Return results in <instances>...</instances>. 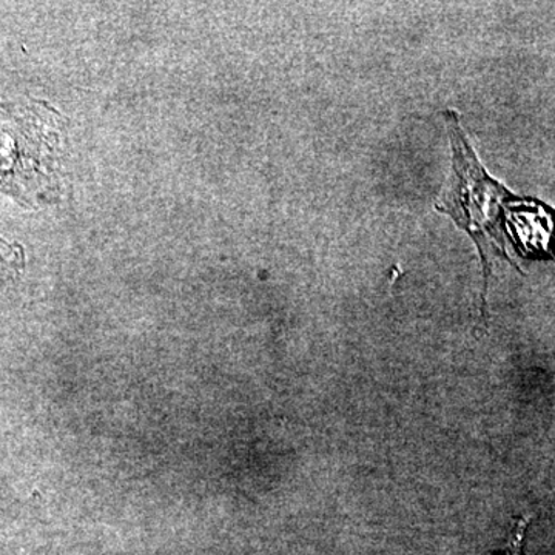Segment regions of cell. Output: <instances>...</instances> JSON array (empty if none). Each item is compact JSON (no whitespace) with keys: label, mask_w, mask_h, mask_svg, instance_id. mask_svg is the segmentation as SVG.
<instances>
[{"label":"cell","mask_w":555,"mask_h":555,"mask_svg":"<svg viewBox=\"0 0 555 555\" xmlns=\"http://www.w3.org/2000/svg\"><path fill=\"white\" fill-rule=\"evenodd\" d=\"M452 147V175L436 208L469 233L489 276V257H509V247L525 258H547L553 210L535 199L520 198L489 177L467 141L454 109L444 112Z\"/></svg>","instance_id":"obj_1"},{"label":"cell","mask_w":555,"mask_h":555,"mask_svg":"<svg viewBox=\"0 0 555 555\" xmlns=\"http://www.w3.org/2000/svg\"><path fill=\"white\" fill-rule=\"evenodd\" d=\"M529 524H531V517H521L517 521L514 531L511 532L509 542L503 547L502 553L496 555H524L526 529H528Z\"/></svg>","instance_id":"obj_2"}]
</instances>
